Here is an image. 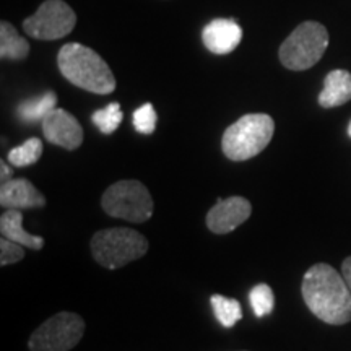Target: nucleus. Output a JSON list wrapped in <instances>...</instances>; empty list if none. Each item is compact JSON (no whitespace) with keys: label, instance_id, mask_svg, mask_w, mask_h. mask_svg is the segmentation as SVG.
I'll return each mask as SVG.
<instances>
[{"label":"nucleus","instance_id":"obj_1","mask_svg":"<svg viewBox=\"0 0 351 351\" xmlns=\"http://www.w3.org/2000/svg\"><path fill=\"white\" fill-rule=\"evenodd\" d=\"M302 300L315 317L330 326L351 322V291L343 275L328 263H315L302 278Z\"/></svg>","mask_w":351,"mask_h":351},{"label":"nucleus","instance_id":"obj_2","mask_svg":"<svg viewBox=\"0 0 351 351\" xmlns=\"http://www.w3.org/2000/svg\"><path fill=\"white\" fill-rule=\"evenodd\" d=\"M57 65L64 78L95 95H109L116 90V78L106 60L91 47L67 43L57 54Z\"/></svg>","mask_w":351,"mask_h":351},{"label":"nucleus","instance_id":"obj_3","mask_svg":"<svg viewBox=\"0 0 351 351\" xmlns=\"http://www.w3.org/2000/svg\"><path fill=\"white\" fill-rule=\"evenodd\" d=\"M275 121L269 114H245L225 130L223 153L231 161H247L269 147Z\"/></svg>","mask_w":351,"mask_h":351},{"label":"nucleus","instance_id":"obj_4","mask_svg":"<svg viewBox=\"0 0 351 351\" xmlns=\"http://www.w3.org/2000/svg\"><path fill=\"white\" fill-rule=\"evenodd\" d=\"M148 241L142 232L130 228H109L95 232L91 238V254L101 267L121 269L148 252Z\"/></svg>","mask_w":351,"mask_h":351},{"label":"nucleus","instance_id":"obj_5","mask_svg":"<svg viewBox=\"0 0 351 351\" xmlns=\"http://www.w3.org/2000/svg\"><path fill=\"white\" fill-rule=\"evenodd\" d=\"M328 47V32L317 21H304L280 46L278 57L288 70H307L322 59Z\"/></svg>","mask_w":351,"mask_h":351},{"label":"nucleus","instance_id":"obj_6","mask_svg":"<svg viewBox=\"0 0 351 351\" xmlns=\"http://www.w3.org/2000/svg\"><path fill=\"white\" fill-rule=\"evenodd\" d=\"M101 207L109 217L130 223L148 221L153 215V199L140 181H119L101 197Z\"/></svg>","mask_w":351,"mask_h":351},{"label":"nucleus","instance_id":"obj_7","mask_svg":"<svg viewBox=\"0 0 351 351\" xmlns=\"http://www.w3.org/2000/svg\"><path fill=\"white\" fill-rule=\"evenodd\" d=\"M85 335V320L75 313L62 311L43 322L29 337V351H70Z\"/></svg>","mask_w":351,"mask_h":351},{"label":"nucleus","instance_id":"obj_8","mask_svg":"<svg viewBox=\"0 0 351 351\" xmlns=\"http://www.w3.org/2000/svg\"><path fill=\"white\" fill-rule=\"evenodd\" d=\"M75 23V12L64 0H46L36 13L23 21V29L34 39L54 41L72 33Z\"/></svg>","mask_w":351,"mask_h":351},{"label":"nucleus","instance_id":"obj_9","mask_svg":"<svg viewBox=\"0 0 351 351\" xmlns=\"http://www.w3.org/2000/svg\"><path fill=\"white\" fill-rule=\"evenodd\" d=\"M44 137L56 147L65 150H77L83 143V129L75 116L56 108L41 121Z\"/></svg>","mask_w":351,"mask_h":351},{"label":"nucleus","instance_id":"obj_10","mask_svg":"<svg viewBox=\"0 0 351 351\" xmlns=\"http://www.w3.org/2000/svg\"><path fill=\"white\" fill-rule=\"evenodd\" d=\"M252 213L251 202L244 197L234 195L228 199H218L217 205L210 208L205 218L207 228L215 234H228L243 225Z\"/></svg>","mask_w":351,"mask_h":351},{"label":"nucleus","instance_id":"obj_11","mask_svg":"<svg viewBox=\"0 0 351 351\" xmlns=\"http://www.w3.org/2000/svg\"><path fill=\"white\" fill-rule=\"evenodd\" d=\"M243 39V28L232 19H217L205 26L202 41L210 52L217 56L230 54L239 46Z\"/></svg>","mask_w":351,"mask_h":351},{"label":"nucleus","instance_id":"obj_12","mask_svg":"<svg viewBox=\"0 0 351 351\" xmlns=\"http://www.w3.org/2000/svg\"><path fill=\"white\" fill-rule=\"evenodd\" d=\"M0 205L5 210L43 208L46 207V197L28 179H10L0 186Z\"/></svg>","mask_w":351,"mask_h":351},{"label":"nucleus","instance_id":"obj_13","mask_svg":"<svg viewBox=\"0 0 351 351\" xmlns=\"http://www.w3.org/2000/svg\"><path fill=\"white\" fill-rule=\"evenodd\" d=\"M351 99V73L348 70L337 69L327 73L324 88L319 95L322 108H339Z\"/></svg>","mask_w":351,"mask_h":351},{"label":"nucleus","instance_id":"obj_14","mask_svg":"<svg viewBox=\"0 0 351 351\" xmlns=\"http://www.w3.org/2000/svg\"><path fill=\"white\" fill-rule=\"evenodd\" d=\"M0 232H2L3 238L15 241V243L33 249V251H41L44 245V238L29 234L23 230V213H21V210L7 208V212L2 213V217H0Z\"/></svg>","mask_w":351,"mask_h":351},{"label":"nucleus","instance_id":"obj_15","mask_svg":"<svg viewBox=\"0 0 351 351\" xmlns=\"http://www.w3.org/2000/svg\"><path fill=\"white\" fill-rule=\"evenodd\" d=\"M29 54V44L16 33L12 23H0V57L3 60H23Z\"/></svg>","mask_w":351,"mask_h":351},{"label":"nucleus","instance_id":"obj_16","mask_svg":"<svg viewBox=\"0 0 351 351\" xmlns=\"http://www.w3.org/2000/svg\"><path fill=\"white\" fill-rule=\"evenodd\" d=\"M57 104V96L54 91H46L38 98L26 99L23 103L19 104V112L20 119L23 122H39L49 114L52 109H56Z\"/></svg>","mask_w":351,"mask_h":351},{"label":"nucleus","instance_id":"obj_17","mask_svg":"<svg viewBox=\"0 0 351 351\" xmlns=\"http://www.w3.org/2000/svg\"><path fill=\"white\" fill-rule=\"evenodd\" d=\"M215 317L225 328L234 327L243 319V307L234 298H226L223 295H213L210 298Z\"/></svg>","mask_w":351,"mask_h":351},{"label":"nucleus","instance_id":"obj_18","mask_svg":"<svg viewBox=\"0 0 351 351\" xmlns=\"http://www.w3.org/2000/svg\"><path fill=\"white\" fill-rule=\"evenodd\" d=\"M43 155V142L36 137L28 138L25 143L19 147L12 148L8 152V161L16 168H25V166H32L38 163V160Z\"/></svg>","mask_w":351,"mask_h":351},{"label":"nucleus","instance_id":"obj_19","mask_svg":"<svg viewBox=\"0 0 351 351\" xmlns=\"http://www.w3.org/2000/svg\"><path fill=\"white\" fill-rule=\"evenodd\" d=\"M122 117L124 116H122L121 104L111 103L108 104L106 108L95 111L93 116H91V121H93V124L98 127L104 135H111L117 130V127L121 125Z\"/></svg>","mask_w":351,"mask_h":351},{"label":"nucleus","instance_id":"obj_20","mask_svg":"<svg viewBox=\"0 0 351 351\" xmlns=\"http://www.w3.org/2000/svg\"><path fill=\"white\" fill-rule=\"evenodd\" d=\"M249 302H251L254 314L257 317H265V315L271 314V311H274L275 295L269 285L258 283L249 293Z\"/></svg>","mask_w":351,"mask_h":351},{"label":"nucleus","instance_id":"obj_21","mask_svg":"<svg viewBox=\"0 0 351 351\" xmlns=\"http://www.w3.org/2000/svg\"><path fill=\"white\" fill-rule=\"evenodd\" d=\"M156 121V111L150 103L142 104V106L134 112V127L137 129V132L143 135H152L153 132H155Z\"/></svg>","mask_w":351,"mask_h":351},{"label":"nucleus","instance_id":"obj_22","mask_svg":"<svg viewBox=\"0 0 351 351\" xmlns=\"http://www.w3.org/2000/svg\"><path fill=\"white\" fill-rule=\"evenodd\" d=\"M25 245L7 238L0 239V265H12V263L20 262L25 257Z\"/></svg>","mask_w":351,"mask_h":351},{"label":"nucleus","instance_id":"obj_23","mask_svg":"<svg viewBox=\"0 0 351 351\" xmlns=\"http://www.w3.org/2000/svg\"><path fill=\"white\" fill-rule=\"evenodd\" d=\"M341 275H343L346 285H348L351 291V257L345 258L343 263H341Z\"/></svg>","mask_w":351,"mask_h":351},{"label":"nucleus","instance_id":"obj_24","mask_svg":"<svg viewBox=\"0 0 351 351\" xmlns=\"http://www.w3.org/2000/svg\"><path fill=\"white\" fill-rule=\"evenodd\" d=\"M0 169H2V182H7V181H10L12 179V176H13V173H12V169H10V166H7V163L5 161H0Z\"/></svg>","mask_w":351,"mask_h":351},{"label":"nucleus","instance_id":"obj_25","mask_svg":"<svg viewBox=\"0 0 351 351\" xmlns=\"http://www.w3.org/2000/svg\"><path fill=\"white\" fill-rule=\"evenodd\" d=\"M348 135L351 137V122H350V125H348Z\"/></svg>","mask_w":351,"mask_h":351}]
</instances>
